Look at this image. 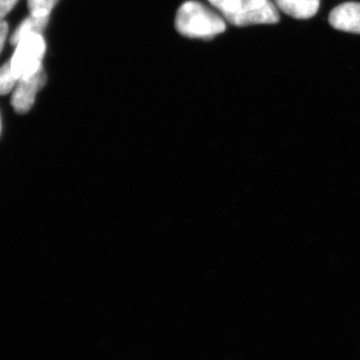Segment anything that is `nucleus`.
Instances as JSON below:
<instances>
[{"label": "nucleus", "mask_w": 360, "mask_h": 360, "mask_svg": "<svg viewBox=\"0 0 360 360\" xmlns=\"http://www.w3.org/2000/svg\"><path fill=\"white\" fill-rule=\"evenodd\" d=\"M175 28L189 39H210L226 30L221 18L198 1L184 2L175 18Z\"/></svg>", "instance_id": "nucleus-1"}, {"label": "nucleus", "mask_w": 360, "mask_h": 360, "mask_svg": "<svg viewBox=\"0 0 360 360\" xmlns=\"http://www.w3.org/2000/svg\"><path fill=\"white\" fill-rule=\"evenodd\" d=\"M45 49L46 45L41 34L30 35L16 45L11 63L13 73L18 79L32 77L44 68L42 59Z\"/></svg>", "instance_id": "nucleus-2"}, {"label": "nucleus", "mask_w": 360, "mask_h": 360, "mask_svg": "<svg viewBox=\"0 0 360 360\" xmlns=\"http://www.w3.org/2000/svg\"><path fill=\"white\" fill-rule=\"evenodd\" d=\"M46 75L44 68L37 71L32 77L20 78L13 89L11 96V105L18 115H25L34 103L37 92L44 86Z\"/></svg>", "instance_id": "nucleus-3"}, {"label": "nucleus", "mask_w": 360, "mask_h": 360, "mask_svg": "<svg viewBox=\"0 0 360 360\" xmlns=\"http://www.w3.org/2000/svg\"><path fill=\"white\" fill-rule=\"evenodd\" d=\"M329 23L341 32L360 34V4L347 2L335 7L329 15Z\"/></svg>", "instance_id": "nucleus-4"}, {"label": "nucleus", "mask_w": 360, "mask_h": 360, "mask_svg": "<svg viewBox=\"0 0 360 360\" xmlns=\"http://www.w3.org/2000/svg\"><path fill=\"white\" fill-rule=\"evenodd\" d=\"M321 0H276L283 13L296 20H309L319 11Z\"/></svg>", "instance_id": "nucleus-5"}, {"label": "nucleus", "mask_w": 360, "mask_h": 360, "mask_svg": "<svg viewBox=\"0 0 360 360\" xmlns=\"http://www.w3.org/2000/svg\"><path fill=\"white\" fill-rule=\"evenodd\" d=\"M49 18H39V16L32 15L30 14L27 18H25L20 26L16 28L15 32H13V37H11V44L16 46L20 44L21 40L25 39V37H30L32 34H41L45 27H46L47 22H49Z\"/></svg>", "instance_id": "nucleus-6"}, {"label": "nucleus", "mask_w": 360, "mask_h": 360, "mask_svg": "<svg viewBox=\"0 0 360 360\" xmlns=\"http://www.w3.org/2000/svg\"><path fill=\"white\" fill-rule=\"evenodd\" d=\"M208 1L215 8L219 9L225 20L233 25L241 9L239 0H208Z\"/></svg>", "instance_id": "nucleus-7"}, {"label": "nucleus", "mask_w": 360, "mask_h": 360, "mask_svg": "<svg viewBox=\"0 0 360 360\" xmlns=\"http://www.w3.org/2000/svg\"><path fill=\"white\" fill-rule=\"evenodd\" d=\"M18 78L14 75L11 60L0 68V96H6L13 91Z\"/></svg>", "instance_id": "nucleus-8"}, {"label": "nucleus", "mask_w": 360, "mask_h": 360, "mask_svg": "<svg viewBox=\"0 0 360 360\" xmlns=\"http://www.w3.org/2000/svg\"><path fill=\"white\" fill-rule=\"evenodd\" d=\"M59 0H27L28 11L32 15L49 18L52 9Z\"/></svg>", "instance_id": "nucleus-9"}, {"label": "nucleus", "mask_w": 360, "mask_h": 360, "mask_svg": "<svg viewBox=\"0 0 360 360\" xmlns=\"http://www.w3.org/2000/svg\"><path fill=\"white\" fill-rule=\"evenodd\" d=\"M239 1H240L241 9L240 11H239L238 18H236V21H234L233 25H236L238 16L240 15L243 11H250V9L257 8V7L264 6V4H267L269 0H239Z\"/></svg>", "instance_id": "nucleus-10"}, {"label": "nucleus", "mask_w": 360, "mask_h": 360, "mask_svg": "<svg viewBox=\"0 0 360 360\" xmlns=\"http://www.w3.org/2000/svg\"><path fill=\"white\" fill-rule=\"evenodd\" d=\"M18 0H0V21L11 13V9L15 6Z\"/></svg>", "instance_id": "nucleus-11"}, {"label": "nucleus", "mask_w": 360, "mask_h": 360, "mask_svg": "<svg viewBox=\"0 0 360 360\" xmlns=\"http://www.w3.org/2000/svg\"><path fill=\"white\" fill-rule=\"evenodd\" d=\"M8 34V25L4 20L0 21V52L4 49V45L6 44V40Z\"/></svg>", "instance_id": "nucleus-12"}, {"label": "nucleus", "mask_w": 360, "mask_h": 360, "mask_svg": "<svg viewBox=\"0 0 360 360\" xmlns=\"http://www.w3.org/2000/svg\"><path fill=\"white\" fill-rule=\"evenodd\" d=\"M0 134H1V116H0Z\"/></svg>", "instance_id": "nucleus-13"}]
</instances>
